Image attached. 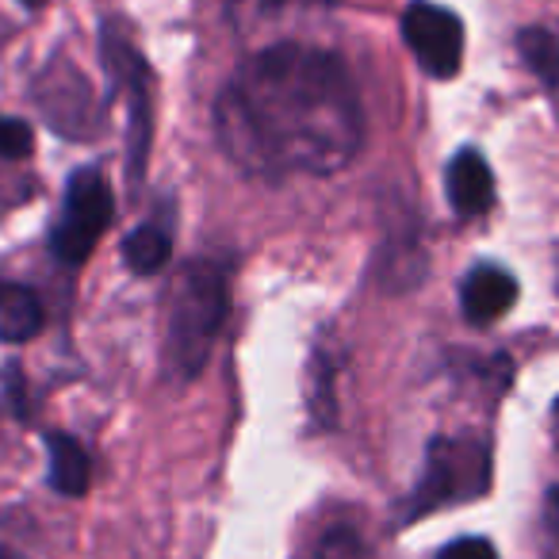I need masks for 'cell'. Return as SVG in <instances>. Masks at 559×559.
<instances>
[{
  "instance_id": "1",
  "label": "cell",
  "mask_w": 559,
  "mask_h": 559,
  "mask_svg": "<svg viewBox=\"0 0 559 559\" xmlns=\"http://www.w3.org/2000/svg\"><path fill=\"white\" fill-rule=\"evenodd\" d=\"M215 134L226 157L253 177L337 173L365 142V111L342 58L280 43L226 81Z\"/></svg>"
},
{
  "instance_id": "2",
  "label": "cell",
  "mask_w": 559,
  "mask_h": 559,
  "mask_svg": "<svg viewBox=\"0 0 559 559\" xmlns=\"http://www.w3.org/2000/svg\"><path fill=\"white\" fill-rule=\"evenodd\" d=\"M230 311V280L218 264H192L180 280L177 299L169 314V342H165V360L180 380L200 376L207 365L215 337Z\"/></svg>"
},
{
  "instance_id": "3",
  "label": "cell",
  "mask_w": 559,
  "mask_h": 559,
  "mask_svg": "<svg viewBox=\"0 0 559 559\" xmlns=\"http://www.w3.org/2000/svg\"><path fill=\"white\" fill-rule=\"evenodd\" d=\"M487 487H490L487 449L475 441L437 437V441L429 444L426 475H421L418 490H414L411 513H426V510L452 506V502H472V498L487 495Z\"/></svg>"
},
{
  "instance_id": "4",
  "label": "cell",
  "mask_w": 559,
  "mask_h": 559,
  "mask_svg": "<svg viewBox=\"0 0 559 559\" xmlns=\"http://www.w3.org/2000/svg\"><path fill=\"white\" fill-rule=\"evenodd\" d=\"M111 211H116V200H111L108 180L96 169L73 173L70 188H66L62 218H58L55 234H50V249H55L58 261L85 264L96 241H100V234L108 230Z\"/></svg>"
},
{
  "instance_id": "5",
  "label": "cell",
  "mask_w": 559,
  "mask_h": 559,
  "mask_svg": "<svg viewBox=\"0 0 559 559\" xmlns=\"http://www.w3.org/2000/svg\"><path fill=\"white\" fill-rule=\"evenodd\" d=\"M104 66H108L111 81L123 93L127 100V165H131V177L139 180L146 169L150 154V134H154V88H150V70L142 62V55L116 32V27H104Z\"/></svg>"
},
{
  "instance_id": "6",
  "label": "cell",
  "mask_w": 559,
  "mask_h": 559,
  "mask_svg": "<svg viewBox=\"0 0 559 559\" xmlns=\"http://www.w3.org/2000/svg\"><path fill=\"white\" fill-rule=\"evenodd\" d=\"M403 39L429 78H456L464 62V24L441 4L414 0L403 12Z\"/></svg>"
},
{
  "instance_id": "7",
  "label": "cell",
  "mask_w": 559,
  "mask_h": 559,
  "mask_svg": "<svg viewBox=\"0 0 559 559\" xmlns=\"http://www.w3.org/2000/svg\"><path fill=\"white\" fill-rule=\"evenodd\" d=\"M460 304H464V314L475 322V326H487V322L502 319V314L518 304V280H513L506 269L479 264V269L464 280Z\"/></svg>"
},
{
  "instance_id": "8",
  "label": "cell",
  "mask_w": 559,
  "mask_h": 559,
  "mask_svg": "<svg viewBox=\"0 0 559 559\" xmlns=\"http://www.w3.org/2000/svg\"><path fill=\"white\" fill-rule=\"evenodd\" d=\"M444 192L460 215H483L495 200V173L479 150H460L444 173Z\"/></svg>"
},
{
  "instance_id": "9",
  "label": "cell",
  "mask_w": 559,
  "mask_h": 559,
  "mask_svg": "<svg viewBox=\"0 0 559 559\" xmlns=\"http://www.w3.org/2000/svg\"><path fill=\"white\" fill-rule=\"evenodd\" d=\"M47 452H50V487H55L58 495H73V498L85 495L88 479H93L88 452L66 433H50Z\"/></svg>"
},
{
  "instance_id": "10",
  "label": "cell",
  "mask_w": 559,
  "mask_h": 559,
  "mask_svg": "<svg viewBox=\"0 0 559 559\" xmlns=\"http://www.w3.org/2000/svg\"><path fill=\"white\" fill-rule=\"evenodd\" d=\"M43 330V304L27 288H4L0 296V337L4 342H32Z\"/></svg>"
},
{
  "instance_id": "11",
  "label": "cell",
  "mask_w": 559,
  "mask_h": 559,
  "mask_svg": "<svg viewBox=\"0 0 559 559\" xmlns=\"http://www.w3.org/2000/svg\"><path fill=\"white\" fill-rule=\"evenodd\" d=\"M518 50L544 85L559 88V35H551L548 27H525L518 35Z\"/></svg>"
},
{
  "instance_id": "12",
  "label": "cell",
  "mask_w": 559,
  "mask_h": 559,
  "mask_svg": "<svg viewBox=\"0 0 559 559\" xmlns=\"http://www.w3.org/2000/svg\"><path fill=\"white\" fill-rule=\"evenodd\" d=\"M123 257L139 276H154V272H162L165 264H169L173 241H169V234L157 230V226H139V230L127 238Z\"/></svg>"
},
{
  "instance_id": "13",
  "label": "cell",
  "mask_w": 559,
  "mask_h": 559,
  "mask_svg": "<svg viewBox=\"0 0 559 559\" xmlns=\"http://www.w3.org/2000/svg\"><path fill=\"white\" fill-rule=\"evenodd\" d=\"M314 559H372V551L353 528H330L314 548Z\"/></svg>"
},
{
  "instance_id": "14",
  "label": "cell",
  "mask_w": 559,
  "mask_h": 559,
  "mask_svg": "<svg viewBox=\"0 0 559 559\" xmlns=\"http://www.w3.org/2000/svg\"><path fill=\"white\" fill-rule=\"evenodd\" d=\"M32 127L24 119H9L0 116V157H27L32 154Z\"/></svg>"
},
{
  "instance_id": "15",
  "label": "cell",
  "mask_w": 559,
  "mask_h": 559,
  "mask_svg": "<svg viewBox=\"0 0 559 559\" xmlns=\"http://www.w3.org/2000/svg\"><path fill=\"white\" fill-rule=\"evenodd\" d=\"M437 559H498V551L483 536H464V540H452Z\"/></svg>"
},
{
  "instance_id": "16",
  "label": "cell",
  "mask_w": 559,
  "mask_h": 559,
  "mask_svg": "<svg viewBox=\"0 0 559 559\" xmlns=\"http://www.w3.org/2000/svg\"><path fill=\"white\" fill-rule=\"evenodd\" d=\"M548 528L556 533V540H559V487L548 490Z\"/></svg>"
},
{
  "instance_id": "17",
  "label": "cell",
  "mask_w": 559,
  "mask_h": 559,
  "mask_svg": "<svg viewBox=\"0 0 559 559\" xmlns=\"http://www.w3.org/2000/svg\"><path fill=\"white\" fill-rule=\"evenodd\" d=\"M24 9H39V4H47V0H20Z\"/></svg>"
},
{
  "instance_id": "18",
  "label": "cell",
  "mask_w": 559,
  "mask_h": 559,
  "mask_svg": "<svg viewBox=\"0 0 559 559\" xmlns=\"http://www.w3.org/2000/svg\"><path fill=\"white\" fill-rule=\"evenodd\" d=\"M0 559H20V556L12 548H0Z\"/></svg>"
},
{
  "instance_id": "19",
  "label": "cell",
  "mask_w": 559,
  "mask_h": 559,
  "mask_svg": "<svg viewBox=\"0 0 559 559\" xmlns=\"http://www.w3.org/2000/svg\"><path fill=\"white\" fill-rule=\"evenodd\" d=\"M556 418H559V399H556Z\"/></svg>"
},
{
  "instance_id": "20",
  "label": "cell",
  "mask_w": 559,
  "mask_h": 559,
  "mask_svg": "<svg viewBox=\"0 0 559 559\" xmlns=\"http://www.w3.org/2000/svg\"><path fill=\"white\" fill-rule=\"evenodd\" d=\"M0 296H4V284H0Z\"/></svg>"
}]
</instances>
